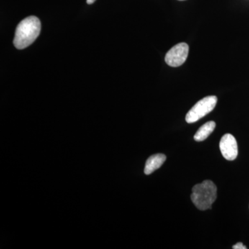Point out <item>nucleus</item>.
Segmentation results:
<instances>
[{
    "label": "nucleus",
    "instance_id": "10",
    "mask_svg": "<svg viewBox=\"0 0 249 249\" xmlns=\"http://www.w3.org/2000/svg\"><path fill=\"white\" fill-rule=\"evenodd\" d=\"M179 1H184V0H179Z\"/></svg>",
    "mask_w": 249,
    "mask_h": 249
},
{
    "label": "nucleus",
    "instance_id": "2",
    "mask_svg": "<svg viewBox=\"0 0 249 249\" xmlns=\"http://www.w3.org/2000/svg\"><path fill=\"white\" fill-rule=\"evenodd\" d=\"M217 198V187L211 180H205L193 188L191 199L200 211L211 209Z\"/></svg>",
    "mask_w": 249,
    "mask_h": 249
},
{
    "label": "nucleus",
    "instance_id": "4",
    "mask_svg": "<svg viewBox=\"0 0 249 249\" xmlns=\"http://www.w3.org/2000/svg\"><path fill=\"white\" fill-rule=\"evenodd\" d=\"M189 47L186 43L178 44L168 51L165 55V60L170 67H178L182 65L188 58Z\"/></svg>",
    "mask_w": 249,
    "mask_h": 249
},
{
    "label": "nucleus",
    "instance_id": "8",
    "mask_svg": "<svg viewBox=\"0 0 249 249\" xmlns=\"http://www.w3.org/2000/svg\"><path fill=\"white\" fill-rule=\"evenodd\" d=\"M233 249H247V247H245L242 242H239V243L236 244L232 247Z\"/></svg>",
    "mask_w": 249,
    "mask_h": 249
},
{
    "label": "nucleus",
    "instance_id": "6",
    "mask_svg": "<svg viewBox=\"0 0 249 249\" xmlns=\"http://www.w3.org/2000/svg\"><path fill=\"white\" fill-rule=\"evenodd\" d=\"M166 160V156L163 154H157L149 157L145 163L144 173L145 175H148L155 172L156 170L159 169Z\"/></svg>",
    "mask_w": 249,
    "mask_h": 249
},
{
    "label": "nucleus",
    "instance_id": "7",
    "mask_svg": "<svg viewBox=\"0 0 249 249\" xmlns=\"http://www.w3.org/2000/svg\"><path fill=\"white\" fill-rule=\"evenodd\" d=\"M215 126L216 124L214 121H209V122L203 124L200 128L198 129L196 134H195V140L196 142H203V141L206 140L211 135V134L213 132Z\"/></svg>",
    "mask_w": 249,
    "mask_h": 249
},
{
    "label": "nucleus",
    "instance_id": "5",
    "mask_svg": "<svg viewBox=\"0 0 249 249\" xmlns=\"http://www.w3.org/2000/svg\"><path fill=\"white\" fill-rule=\"evenodd\" d=\"M219 148L223 157L227 160H233L238 155L237 141L231 134H226L221 139Z\"/></svg>",
    "mask_w": 249,
    "mask_h": 249
},
{
    "label": "nucleus",
    "instance_id": "9",
    "mask_svg": "<svg viewBox=\"0 0 249 249\" xmlns=\"http://www.w3.org/2000/svg\"><path fill=\"white\" fill-rule=\"evenodd\" d=\"M95 1H96V0H87V3H88V4H92L93 3H94Z\"/></svg>",
    "mask_w": 249,
    "mask_h": 249
},
{
    "label": "nucleus",
    "instance_id": "1",
    "mask_svg": "<svg viewBox=\"0 0 249 249\" xmlns=\"http://www.w3.org/2000/svg\"><path fill=\"white\" fill-rule=\"evenodd\" d=\"M41 23L36 16L23 19L16 28L14 45L18 49H24L30 46L40 35Z\"/></svg>",
    "mask_w": 249,
    "mask_h": 249
},
{
    "label": "nucleus",
    "instance_id": "3",
    "mask_svg": "<svg viewBox=\"0 0 249 249\" xmlns=\"http://www.w3.org/2000/svg\"><path fill=\"white\" fill-rule=\"evenodd\" d=\"M217 102L215 96H206L198 101L186 116L188 124H193L213 110Z\"/></svg>",
    "mask_w": 249,
    "mask_h": 249
}]
</instances>
